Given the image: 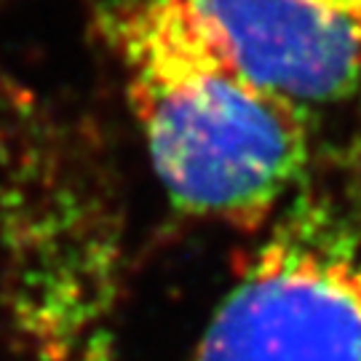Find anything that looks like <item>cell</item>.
<instances>
[{
    "instance_id": "cell-1",
    "label": "cell",
    "mask_w": 361,
    "mask_h": 361,
    "mask_svg": "<svg viewBox=\"0 0 361 361\" xmlns=\"http://www.w3.org/2000/svg\"><path fill=\"white\" fill-rule=\"evenodd\" d=\"M99 35L171 209L262 228L310 182L313 110L252 75L195 0H107Z\"/></svg>"
},
{
    "instance_id": "cell-2",
    "label": "cell",
    "mask_w": 361,
    "mask_h": 361,
    "mask_svg": "<svg viewBox=\"0 0 361 361\" xmlns=\"http://www.w3.org/2000/svg\"><path fill=\"white\" fill-rule=\"evenodd\" d=\"M193 361H361V201L308 182L262 228Z\"/></svg>"
},
{
    "instance_id": "cell-3",
    "label": "cell",
    "mask_w": 361,
    "mask_h": 361,
    "mask_svg": "<svg viewBox=\"0 0 361 361\" xmlns=\"http://www.w3.org/2000/svg\"><path fill=\"white\" fill-rule=\"evenodd\" d=\"M0 193L25 214L0 209V271L8 316L38 361H110L116 313V246L107 225L86 209L70 228L78 171L59 164L56 228L49 225L46 164H32L19 121L0 123Z\"/></svg>"
},
{
    "instance_id": "cell-4",
    "label": "cell",
    "mask_w": 361,
    "mask_h": 361,
    "mask_svg": "<svg viewBox=\"0 0 361 361\" xmlns=\"http://www.w3.org/2000/svg\"><path fill=\"white\" fill-rule=\"evenodd\" d=\"M235 59L305 107L361 91V0H195Z\"/></svg>"
}]
</instances>
